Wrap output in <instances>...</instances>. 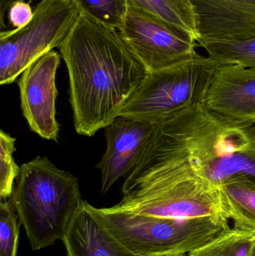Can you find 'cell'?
<instances>
[{
    "label": "cell",
    "instance_id": "obj_4",
    "mask_svg": "<svg viewBox=\"0 0 255 256\" xmlns=\"http://www.w3.org/2000/svg\"><path fill=\"white\" fill-rule=\"evenodd\" d=\"M93 210L126 248L141 256L190 254L231 230L224 216L170 219L136 214L115 206H93Z\"/></svg>",
    "mask_w": 255,
    "mask_h": 256
},
{
    "label": "cell",
    "instance_id": "obj_15",
    "mask_svg": "<svg viewBox=\"0 0 255 256\" xmlns=\"http://www.w3.org/2000/svg\"><path fill=\"white\" fill-rule=\"evenodd\" d=\"M255 246V230L233 228L189 256H253Z\"/></svg>",
    "mask_w": 255,
    "mask_h": 256
},
{
    "label": "cell",
    "instance_id": "obj_22",
    "mask_svg": "<svg viewBox=\"0 0 255 256\" xmlns=\"http://www.w3.org/2000/svg\"><path fill=\"white\" fill-rule=\"evenodd\" d=\"M155 256H189V254H185V252H172V254H162V255Z\"/></svg>",
    "mask_w": 255,
    "mask_h": 256
},
{
    "label": "cell",
    "instance_id": "obj_9",
    "mask_svg": "<svg viewBox=\"0 0 255 256\" xmlns=\"http://www.w3.org/2000/svg\"><path fill=\"white\" fill-rule=\"evenodd\" d=\"M104 130L106 150L96 165L101 173L103 194L134 170L154 134L155 126L120 115Z\"/></svg>",
    "mask_w": 255,
    "mask_h": 256
},
{
    "label": "cell",
    "instance_id": "obj_6",
    "mask_svg": "<svg viewBox=\"0 0 255 256\" xmlns=\"http://www.w3.org/2000/svg\"><path fill=\"white\" fill-rule=\"evenodd\" d=\"M80 14L72 0H40L29 24L23 28L1 30L0 84L15 82L28 66L59 48Z\"/></svg>",
    "mask_w": 255,
    "mask_h": 256
},
{
    "label": "cell",
    "instance_id": "obj_2",
    "mask_svg": "<svg viewBox=\"0 0 255 256\" xmlns=\"http://www.w3.org/2000/svg\"><path fill=\"white\" fill-rule=\"evenodd\" d=\"M172 164L222 186L255 180V122L232 120L203 104L155 124L136 166Z\"/></svg>",
    "mask_w": 255,
    "mask_h": 256
},
{
    "label": "cell",
    "instance_id": "obj_3",
    "mask_svg": "<svg viewBox=\"0 0 255 256\" xmlns=\"http://www.w3.org/2000/svg\"><path fill=\"white\" fill-rule=\"evenodd\" d=\"M10 200L34 251L62 240L83 201L78 179L39 156L21 166Z\"/></svg>",
    "mask_w": 255,
    "mask_h": 256
},
{
    "label": "cell",
    "instance_id": "obj_1",
    "mask_svg": "<svg viewBox=\"0 0 255 256\" xmlns=\"http://www.w3.org/2000/svg\"><path fill=\"white\" fill-rule=\"evenodd\" d=\"M76 132L93 136L121 115L149 72L117 28L80 14L58 48Z\"/></svg>",
    "mask_w": 255,
    "mask_h": 256
},
{
    "label": "cell",
    "instance_id": "obj_8",
    "mask_svg": "<svg viewBox=\"0 0 255 256\" xmlns=\"http://www.w3.org/2000/svg\"><path fill=\"white\" fill-rule=\"evenodd\" d=\"M61 55L52 50L28 66L20 75L21 110L31 131L46 140L57 142L60 127L55 102L58 92L55 78Z\"/></svg>",
    "mask_w": 255,
    "mask_h": 256
},
{
    "label": "cell",
    "instance_id": "obj_21",
    "mask_svg": "<svg viewBox=\"0 0 255 256\" xmlns=\"http://www.w3.org/2000/svg\"><path fill=\"white\" fill-rule=\"evenodd\" d=\"M19 1L31 2L33 0H0V30H4L6 28L4 19L9 8L13 3Z\"/></svg>",
    "mask_w": 255,
    "mask_h": 256
},
{
    "label": "cell",
    "instance_id": "obj_18",
    "mask_svg": "<svg viewBox=\"0 0 255 256\" xmlns=\"http://www.w3.org/2000/svg\"><path fill=\"white\" fill-rule=\"evenodd\" d=\"M16 138L4 131H0V198L5 201L11 197L14 182L17 179L20 167L13 159Z\"/></svg>",
    "mask_w": 255,
    "mask_h": 256
},
{
    "label": "cell",
    "instance_id": "obj_7",
    "mask_svg": "<svg viewBox=\"0 0 255 256\" xmlns=\"http://www.w3.org/2000/svg\"><path fill=\"white\" fill-rule=\"evenodd\" d=\"M118 32L149 72L172 67L198 54L199 44L193 36L178 32L130 6Z\"/></svg>",
    "mask_w": 255,
    "mask_h": 256
},
{
    "label": "cell",
    "instance_id": "obj_5",
    "mask_svg": "<svg viewBox=\"0 0 255 256\" xmlns=\"http://www.w3.org/2000/svg\"><path fill=\"white\" fill-rule=\"evenodd\" d=\"M218 66L197 54L172 67L149 72L121 115L155 126L203 104Z\"/></svg>",
    "mask_w": 255,
    "mask_h": 256
},
{
    "label": "cell",
    "instance_id": "obj_17",
    "mask_svg": "<svg viewBox=\"0 0 255 256\" xmlns=\"http://www.w3.org/2000/svg\"><path fill=\"white\" fill-rule=\"evenodd\" d=\"M81 13L119 30L127 14V0H72Z\"/></svg>",
    "mask_w": 255,
    "mask_h": 256
},
{
    "label": "cell",
    "instance_id": "obj_19",
    "mask_svg": "<svg viewBox=\"0 0 255 256\" xmlns=\"http://www.w3.org/2000/svg\"><path fill=\"white\" fill-rule=\"evenodd\" d=\"M19 216L10 198L0 203V256H17Z\"/></svg>",
    "mask_w": 255,
    "mask_h": 256
},
{
    "label": "cell",
    "instance_id": "obj_23",
    "mask_svg": "<svg viewBox=\"0 0 255 256\" xmlns=\"http://www.w3.org/2000/svg\"><path fill=\"white\" fill-rule=\"evenodd\" d=\"M253 256H255V246L254 249V252H253Z\"/></svg>",
    "mask_w": 255,
    "mask_h": 256
},
{
    "label": "cell",
    "instance_id": "obj_11",
    "mask_svg": "<svg viewBox=\"0 0 255 256\" xmlns=\"http://www.w3.org/2000/svg\"><path fill=\"white\" fill-rule=\"evenodd\" d=\"M203 104L227 118L255 122V68L219 64Z\"/></svg>",
    "mask_w": 255,
    "mask_h": 256
},
{
    "label": "cell",
    "instance_id": "obj_13",
    "mask_svg": "<svg viewBox=\"0 0 255 256\" xmlns=\"http://www.w3.org/2000/svg\"><path fill=\"white\" fill-rule=\"evenodd\" d=\"M229 220L234 228L255 230V180L251 178H238L220 188Z\"/></svg>",
    "mask_w": 255,
    "mask_h": 256
},
{
    "label": "cell",
    "instance_id": "obj_10",
    "mask_svg": "<svg viewBox=\"0 0 255 256\" xmlns=\"http://www.w3.org/2000/svg\"><path fill=\"white\" fill-rule=\"evenodd\" d=\"M196 42L244 40L255 37V0H189Z\"/></svg>",
    "mask_w": 255,
    "mask_h": 256
},
{
    "label": "cell",
    "instance_id": "obj_14",
    "mask_svg": "<svg viewBox=\"0 0 255 256\" xmlns=\"http://www.w3.org/2000/svg\"><path fill=\"white\" fill-rule=\"evenodd\" d=\"M127 3L172 30L190 34L196 40L194 13L189 0H127Z\"/></svg>",
    "mask_w": 255,
    "mask_h": 256
},
{
    "label": "cell",
    "instance_id": "obj_12",
    "mask_svg": "<svg viewBox=\"0 0 255 256\" xmlns=\"http://www.w3.org/2000/svg\"><path fill=\"white\" fill-rule=\"evenodd\" d=\"M61 240L67 256H141L126 248L85 200Z\"/></svg>",
    "mask_w": 255,
    "mask_h": 256
},
{
    "label": "cell",
    "instance_id": "obj_20",
    "mask_svg": "<svg viewBox=\"0 0 255 256\" xmlns=\"http://www.w3.org/2000/svg\"><path fill=\"white\" fill-rule=\"evenodd\" d=\"M34 10L29 3L25 1L13 3L7 10L9 24L15 28H23L32 20Z\"/></svg>",
    "mask_w": 255,
    "mask_h": 256
},
{
    "label": "cell",
    "instance_id": "obj_16",
    "mask_svg": "<svg viewBox=\"0 0 255 256\" xmlns=\"http://www.w3.org/2000/svg\"><path fill=\"white\" fill-rule=\"evenodd\" d=\"M208 57L218 64L255 68V37L244 40L200 42Z\"/></svg>",
    "mask_w": 255,
    "mask_h": 256
}]
</instances>
